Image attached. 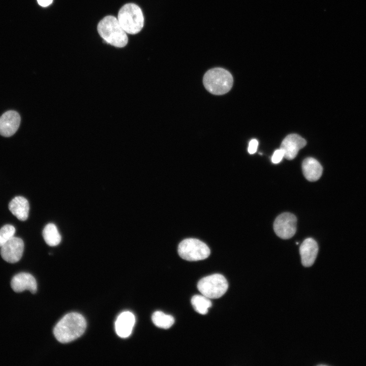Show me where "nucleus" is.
Here are the masks:
<instances>
[{"instance_id": "nucleus-3", "label": "nucleus", "mask_w": 366, "mask_h": 366, "mask_svg": "<svg viewBox=\"0 0 366 366\" xmlns=\"http://www.w3.org/2000/svg\"><path fill=\"white\" fill-rule=\"evenodd\" d=\"M231 73L222 68H215L207 71L204 74L203 83L209 93L221 95L228 92L233 85Z\"/></svg>"}, {"instance_id": "nucleus-2", "label": "nucleus", "mask_w": 366, "mask_h": 366, "mask_svg": "<svg viewBox=\"0 0 366 366\" xmlns=\"http://www.w3.org/2000/svg\"><path fill=\"white\" fill-rule=\"evenodd\" d=\"M97 30L104 41L112 46L122 48L128 43L127 33L120 25L117 18L113 16H107L100 20Z\"/></svg>"}, {"instance_id": "nucleus-9", "label": "nucleus", "mask_w": 366, "mask_h": 366, "mask_svg": "<svg viewBox=\"0 0 366 366\" xmlns=\"http://www.w3.org/2000/svg\"><path fill=\"white\" fill-rule=\"evenodd\" d=\"M307 144L306 140L296 134L287 136L282 142L280 148L284 154V157L289 160L294 159L298 151Z\"/></svg>"}, {"instance_id": "nucleus-20", "label": "nucleus", "mask_w": 366, "mask_h": 366, "mask_svg": "<svg viewBox=\"0 0 366 366\" xmlns=\"http://www.w3.org/2000/svg\"><path fill=\"white\" fill-rule=\"evenodd\" d=\"M284 157V154L281 148L276 150L271 157V161L273 163L277 164L280 163Z\"/></svg>"}, {"instance_id": "nucleus-16", "label": "nucleus", "mask_w": 366, "mask_h": 366, "mask_svg": "<svg viewBox=\"0 0 366 366\" xmlns=\"http://www.w3.org/2000/svg\"><path fill=\"white\" fill-rule=\"evenodd\" d=\"M43 237L46 243L51 247L58 245L62 239L56 226L53 223L45 226L43 230Z\"/></svg>"}, {"instance_id": "nucleus-4", "label": "nucleus", "mask_w": 366, "mask_h": 366, "mask_svg": "<svg viewBox=\"0 0 366 366\" xmlns=\"http://www.w3.org/2000/svg\"><path fill=\"white\" fill-rule=\"evenodd\" d=\"M117 19L125 31L134 35L139 33L143 27L144 17L140 8L133 3L124 5L119 10Z\"/></svg>"}, {"instance_id": "nucleus-19", "label": "nucleus", "mask_w": 366, "mask_h": 366, "mask_svg": "<svg viewBox=\"0 0 366 366\" xmlns=\"http://www.w3.org/2000/svg\"><path fill=\"white\" fill-rule=\"evenodd\" d=\"M15 233V227L10 224H6L0 229V248L13 237Z\"/></svg>"}, {"instance_id": "nucleus-7", "label": "nucleus", "mask_w": 366, "mask_h": 366, "mask_svg": "<svg viewBox=\"0 0 366 366\" xmlns=\"http://www.w3.org/2000/svg\"><path fill=\"white\" fill-rule=\"evenodd\" d=\"M297 219L292 214L284 212L278 216L273 223V229L279 237L291 238L296 231Z\"/></svg>"}, {"instance_id": "nucleus-1", "label": "nucleus", "mask_w": 366, "mask_h": 366, "mask_svg": "<svg viewBox=\"0 0 366 366\" xmlns=\"http://www.w3.org/2000/svg\"><path fill=\"white\" fill-rule=\"evenodd\" d=\"M86 327L84 317L78 313L65 315L56 324L53 333L56 339L62 343L71 342L83 334Z\"/></svg>"}, {"instance_id": "nucleus-21", "label": "nucleus", "mask_w": 366, "mask_h": 366, "mask_svg": "<svg viewBox=\"0 0 366 366\" xmlns=\"http://www.w3.org/2000/svg\"><path fill=\"white\" fill-rule=\"evenodd\" d=\"M258 146V142L257 140L254 139H252L249 144L248 148V151L249 154H253L256 152Z\"/></svg>"}, {"instance_id": "nucleus-13", "label": "nucleus", "mask_w": 366, "mask_h": 366, "mask_svg": "<svg viewBox=\"0 0 366 366\" xmlns=\"http://www.w3.org/2000/svg\"><path fill=\"white\" fill-rule=\"evenodd\" d=\"M318 252V244L314 239L308 238L304 240L299 248L302 264L305 267L312 266L316 260Z\"/></svg>"}, {"instance_id": "nucleus-14", "label": "nucleus", "mask_w": 366, "mask_h": 366, "mask_svg": "<svg viewBox=\"0 0 366 366\" xmlns=\"http://www.w3.org/2000/svg\"><path fill=\"white\" fill-rule=\"evenodd\" d=\"M302 170L304 176L310 181L318 180L322 175L323 168L320 163L315 159L308 157L305 159L302 164Z\"/></svg>"}, {"instance_id": "nucleus-11", "label": "nucleus", "mask_w": 366, "mask_h": 366, "mask_svg": "<svg viewBox=\"0 0 366 366\" xmlns=\"http://www.w3.org/2000/svg\"><path fill=\"white\" fill-rule=\"evenodd\" d=\"M11 286L16 292L27 290L35 293L37 290L36 279L32 274L26 272H21L14 276L11 280Z\"/></svg>"}, {"instance_id": "nucleus-15", "label": "nucleus", "mask_w": 366, "mask_h": 366, "mask_svg": "<svg viewBox=\"0 0 366 366\" xmlns=\"http://www.w3.org/2000/svg\"><path fill=\"white\" fill-rule=\"evenodd\" d=\"M9 209L18 220L25 221L28 216L29 203L24 197L16 196L9 202Z\"/></svg>"}, {"instance_id": "nucleus-10", "label": "nucleus", "mask_w": 366, "mask_h": 366, "mask_svg": "<svg viewBox=\"0 0 366 366\" xmlns=\"http://www.w3.org/2000/svg\"><path fill=\"white\" fill-rule=\"evenodd\" d=\"M20 123V116L15 111L9 110L0 117V134L10 137L18 130Z\"/></svg>"}, {"instance_id": "nucleus-17", "label": "nucleus", "mask_w": 366, "mask_h": 366, "mask_svg": "<svg viewBox=\"0 0 366 366\" xmlns=\"http://www.w3.org/2000/svg\"><path fill=\"white\" fill-rule=\"evenodd\" d=\"M151 319L156 326L164 329L169 328L174 323V319L172 316L165 314L161 311L154 312Z\"/></svg>"}, {"instance_id": "nucleus-8", "label": "nucleus", "mask_w": 366, "mask_h": 366, "mask_svg": "<svg viewBox=\"0 0 366 366\" xmlns=\"http://www.w3.org/2000/svg\"><path fill=\"white\" fill-rule=\"evenodd\" d=\"M24 251V242L20 238L13 236L1 247L2 258L7 262L14 263L22 257Z\"/></svg>"}, {"instance_id": "nucleus-5", "label": "nucleus", "mask_w": 366, "mask_h": 366, "mask_svg": "<svg viewBox=\"0 0 366 366\" xmlns=\"http://www.w3.org/2000/svg\"><path fill=\"white\" fill-rule=\"evenodd\" d=\"M228 288L227 280L219 273L204 277L197 284V288L202 295L211 299L221 297L226 293Z\"/></svg>"}, {"instance_id": "nucleus-18", "label": "nucleus", "mask_w": 366, "mask_h": 366, "mask_svg": "<svg viewBox=\"0 0 366 366\" xmlns=\"http://www.w3.org/2000/svg\"><path fill=\"white\" fill-rule=\"evenodd\" d=\"M191 303L194 310L202 315L206 314L212 304L209 298L203 295L193 296L191 299Z\"/></svg>"}, {"instance_id": "nucleus-6", "label": "nucleus", "mask_w": 366, "mask_h": 366, "mask_svg": "<svg viewBox=\"0 0 366 366\" xmlns=\"http://www.w3.org/2000/svg\"><path fill=\"white\" fill-rule=\"evenodd\" d=\"M178 253L182 259L193 261L207 258L210 251L208 246L202 241L193 238L182 240L178 247Z\"/></svg>"}, {"instance_id": "nucleus-22", "label": "nucleus", "mask_w": 366, "mask_h": 366, "mask_svg": "<svg viewBox=\"0 0 366 366\" xmlns=\"http://www.w3.org/2000/svg\"><path fill=\"white\" fill-rule=\"evenodd\" d=\"M37 2L41 6L46 7L51 5L53 0H37Z\"/></svg>"}, {"instance_id": "nucleus-12", "label": "nucleus", "mask_w": 366, "mask_h": 366, "mask_svg": "<svg viewBox=\"0 0 366 366\" xmlns=\"http://www.w3.org/2000/svg\"><path fill=\"white\" fill-rule=\"evenodd\" d=\"M135 323V317L133 313L125 311L120 313L117 317L115 328L117 334L123 338L129 337L132 331Z\"/></svg>"}]
</instances>
